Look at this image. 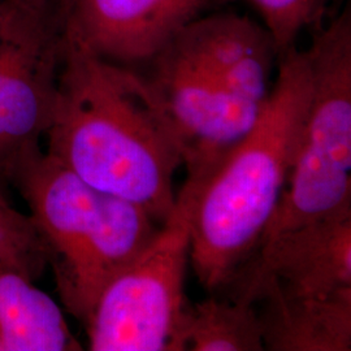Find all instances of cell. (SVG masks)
Returning a JSON list of instances; mask_svg holds the SVG:
<instances>
[{
	"label": "cell",
	"instance_id": "cell-1",
	"mask_svg": "<svg viewBox=\"0 0 351 351\" xmlns=\"http://www.w3.org/2000/svg\"><path fill=\"white\" fill-rule=\"evenodd\" d=\"M47 154L93 188L132 202L163 224L175 210L181 155L163 104L142 72L66 37Z\"/></svg>",
	"mask_w": 351,
	"mask_h": 351
},
{
	"label": "cell",
	"instance_id": "cell-2",
	"mask_svg": "<svg viewBox=\"0 0 351 351\" xmlns=\"http://www.w3.org/2000/svg\"><path fill=\"white\" fill-rule=\"evenodd\" d=\"M256 121L190 203L189 261L202 287L229 284L258 249L301 143L311 91L306 50L278 56ZM181 197V195H178Z\"/></svg>",
	"mask_w": 351,
	"mask_h": 351
},
{
	"label": "cell",
	"instance_id": "cell-3",
	"mask_svg": "<svg viewBox=\"0 0 351 351\" xmlns=\"http://www.w3.org/2000/svg\"><path fill=\"white\" fill-rule=\"evenodd\" d=\"M25 199L49 254L65 311L86 323L101 291L158 232L138 204L93 188L47 152L12 182Z\"/></svg>",
	"mask_w": 351,
	"mask_h": 351
},
{
	"label": "cell",
	"instance_id": "cell-4",
	"mask_svg": "<svg viewBox=\"0 0 351 351\" xmlns=\"http://www.w3.org/2000/svg\"><path fill=\"white\" fill-rule=\"evenodd\" d=\"M311 91L301 143L259 246L351 208V11L319 26L306 49ZM258 246V247H259Z\"/></svg>",
	"mask_w": 351,
	"mask_h": 351
},
{
	"label": "cell",
	"instance_id": "cell-5",
	"mask_svg": "<svg viewBox=\"0 0 351 351\" xmlns=\"http://www.w3.org/2000/svg\"><path fill=\"white\" fill-rule=\"evenodd\" d=\"M72 0H0V186L42 150Z\"/></svg>",
	"mask_w": 351,
	"mask_h": 351
},
{
	"label": "cell",
	"instance_id": "cell-6",
	"mask_svg": "<svg viewBox=\"0 0 351 351\" xmlns=\"http://www.w3.org/2000/svg\"><path fill=\"white\" fill-rule=\"evenodd\" d=\"M190 203L175 210L149 245L101 291L86 323L91 351H180L188 308Z\"/></svg>",
	"mask_w": 351,
	"mask_h": 351
},
{
	"label": "cell",
	"instance_id": "cell-7",
	"mask_svg": "<svg viewBox=\"0 0 351 351\" xmlns=\"http://www.w3.org/2000/svg\"><path fill=\"white\" fill-rule=\"evenodd\" d=\"M145 68L186 169L178 194L193 199L250 132L262 106L234 97L176 37Z\"/></svg>",
	"mask_w": 351,
	"mask_h": 351
},
{
	"label": "cell",
	"instance_id": "cell-8",
	"mask_svg": "<svg viewBox=\"0 0 351 351\" xmlns=\"http://www.w3.org/2000/svg\"><path fill=\"white\" fill-rule=\"evenodd\" d=\"M229 281L230 298L330 297L351 290V208L262 243Z\"/></svg>",
	"mask_w": 351,
	"mask_h": 351
},
{
	"label": "cell",
	"instance_id": "cell-9",
	"mask_svg": "<svg viewBox=\"0 0 351 351\" xmlns=\"http://www.w3.org/2000/svg\"><path fill=\"white\" fill-rule=\"evenodd\" d=\"M220 1L224 0H72L66 37L107 62L137 69Z\"/></svg>",
	"mask_w": 351,
	"mask_h": 351
},
{
	"label": "cell",
	"instance_id": "cell-10",
	"mask_svg": "<svg viewBox=\"0 0 351 351\" xmlns=\"http://www.w3.org/2000/svg\"><path fill=\"white\" fill-rule=\"evenodd\" d=\"M176 37L234 97L263 106L278 52L263 25L239 13L202 14Z\"/></svg>",
	"mask_w": 351,
	"mask_h": 351
},
{
	"label": "cell",
	"instance_id": "cell-11",
	"mask_svg": "<svg viewBox=\"0 0 351 351\" xmlns=\"http://www.w3.org/2000/svg\"><path fill=\"white\" fill-rule=\"evenodd\" d=\"M259 302L265 350H351V290L323 298L267 293Z\"/></svg>",
	"mask_w": 351,
	"mask_h": 351
},
{
	"label": "cell",
	"instance_id": "cell-12",
	"mask_svg": "<svg viewBox=\"0 0 351 351\" xmlns=\"http://www.w3.org/2000/svg\"><path fill=\"white\" fill-rule=\"evenodd\" d=\"M0 341L4 351H80L62 307L34 281L0 267Z\"/></svg>",
	"mask_w": 351,
	"mask_h": 351
},
{
	"label": "cell",
	"instance_id": "cell-13",
	"mask_svg": "<svg viewBox=\"0 0 351 351\" xmlns=\"http://www.w3.org/2000/svg\"><path fill=\"white\" fill-rule=\"evenodd\" d=\"M184 350H265L256 304L236 298L189 304L180 332V351Z\"/></svg>",
	"mask_w": 351,
	"mask_h": 351
},
{
	"label": "cell",
	"instance_id": "cell-14",
	"mask_svg": "<svg viewBox=\"0 0 351 351\" xmlns=\"http://www.w3.org/2000/svg\"><path fill=\"white\" fill-rule=\"evenodd\" d=\"M0 267L20 272L32 281L49 267V254L33 217L8 203L0 186Z\"/></svg>",
	"mask_w": 351,
	"mask_h": 351
},
{
	"label": "cell",
	"instance_id": "cell-15",
	"mask_svg": "<svg viewBox=\"0 0 351 351\" xmlns=\"http://www.w3.org/2000/svg\"><path fill=\"white\" fill-rule=\"evenodd\" d=\"M261 16L278 56L297 46L302 33L317 24L328 0H246Z\"/></svg>",
	"mask_w": 351,
	"mask_h": 351
},
{
	"label": "cell",
	"instance_id": "cell-16",
	"mask_svg": "<svg viewBox=\"0 0 351 351\" xmlns=\"http://www.w3.org/2000/svg\"><path fill=\"white\" fill-rule=\"evenodd\" d=\"M0 351H4V348H3V343H1V341H0Z\"/></svg>",
	"mask_w": 351,
	"mask_h": 351
}]
</instances>
